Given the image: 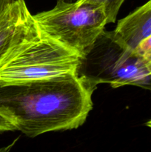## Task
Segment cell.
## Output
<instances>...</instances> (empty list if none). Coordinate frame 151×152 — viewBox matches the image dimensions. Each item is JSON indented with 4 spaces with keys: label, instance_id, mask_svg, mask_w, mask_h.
Instances as JSON below:
<instances>
[{
    "label": "cell",
    "instance_id": "obj_1",
    "mask_svg": "<svg viewBox=\"0 0 151 152\" xmlns=\"http://www.w3.org/2000/svg\"><path fill=\"white\" fill-rule=\"evenodd\" d=\"M96 86L78 74L0 84V114L30 137L77 129L93 108Z\"/></svg>",
    "mask_w": 151,
    "mask_h": 152
},
{
    "label": "cell",
    "instance_id": "obj_2",
    "mask_svg": "<svg viewBox=\"0 0 151 152\" xmlns=\"http://www.w3.org/2000/svg\"><path fill=\"white\" fill-rule=\"evenodd\" d=\"M33 18L41 32L81 58L90 52L107 24L102 7L78 1L57 0L53 8L33 15Z\"/></svg>",
    "mask_w": 151,
    "mask_h": 152
},
{
    "label": "cell",
    "instance_id": "obj_3",
    "mask_svg": "<svg viewBox=\"0 0 151 152\" xmlns=\"http://www.w3.org/2000/svg\"><path fill=\"white\" fill-rule=\"evenodd\" d=\"M77 74L96 86L105 83L114 88L127 85L151 88V74L143 59L119 45L110 31H104L90 52L81 58Z\"/></svg>",
    "mask_w": 151,
    "mask_h": 152
},
{
    "label": "cell",
    "instance_id": "obj_4",
    "mask_svg": "<svg viewBox=\"0 0 151 152\" xmlns=\"http://www.w3.org/2000/svg\"><path fill=\"white\" fill-rule=\"evenodd\" d=\"M81 56L41 31V35L0 68V84L77 74Z\"/></svg>",
    "mask_w": 151,
    "mask_h": 152
},
{
    "label": "cell",
    "instance_id": "obj_5",
    "mask_svg": "<svg viewBox=\"0 0 151 152\" xmlns=\"http://www.w3.org/2000/svg\"><path fill=\"white\" fill-rule=\"evenodd\" d=\"M41 35L25 0H14L0 11V68Z\"/></svg>",
    "mask_w": 151,
    "mask_h": 152
},
{
    "label": "cell",
    "instance_id": "obj_6",
    "mask_svg": "<svg viewBox=\"0 0 151 152\" xmlns=\"http://www.w3.org/2000/svg\"><path fill=\"white\" fill-rule=\"evenodd\" d=\"M111 33L119 45L136 51L141 42L151 35V0L118 21Z\"/></svg>",
    "mask_w": 151,
    "mask_h": 152
},
{
    "label": "cell",
    "instance_id": "obj_7",
    "mask_svg": "<svg viewBox=\"0 0 151 152\" xmlns=\"http://www.w3.org/2000/svg\"><path fill=\"white\" fill-rule=\"evenodd\" d=\"M80 2L88 3L103 9L108 23H114L116 20L119 9L125 0H76Z\"/></svg>",
    "mask_w": 151,
    "mask_h": 152
},
{
    "label": "cell",
    "instance_id": "obj_8",
    "mask_svg": "<svg viewBox=\"0 0 151 152\" xmlns=\"http://www.w3.org/2000/svg\"><path fill=\"white\" fill-rule=\"evenodd\" d=\"M135 52L143 59L148 71L151 74V35L141 42Z\"/></svg>",
    "mask_w": 151,
    "mask_h": 152
},
{
    "label": "cell",
    "instance_id": "obj_9",
    "mask_svg": "<svg viewBox=\"0 0 151 152\" xmlns=\"http://www.w3.org/2000/svg\"><path fill=\"white\" fill-rule=\"evenodd\" d=\"M15 130H16V128L13 126L12 122L5 116L0 114V132Z\"/></svg>",
    "mask_w": 151,
    "mask_h": 152
},
{
    "label": "cell",
    "instance_id": "obj_10",
    "mask_svg": "<svg viewBox=\"0 0 151 152\" xmlns=\"http://www.w3.org/2000/svg\"><path fill=\"white\" fill-rule=\"evenodd\" d=\"M14 0H0V11L2 10L10 3L13 2Z\"/></svg>",
    "mask_w": 151,
    "mask_h": 152
},
{
    "label": "cell",
    "instance_id": "obj_11",
    "mask_svg": "<svg viewBox=\"0 0 151 152\" xmlns=\"http://www.w3.org/2000/svg\"><path fill=\"white\" fill-rule=\"evenodd\" d=\"M146 126H148V127L151 128V120H150V121H148L147 123H146Z\"/></svg>",
    "mask_w": 151,
    "mask_h": 152
},
{
    "label": "cell",
    "instance_id": "obj_12",
    "mask_svg": "<svg viewBox=\"0 0 151 152\" xmlns=\"http://www.w3.org/2000/svg\"><path fill=\"white\" fill-rule=\"evenodd\" d=\"M64 1H67V2H73V1H76V0H62Z\"/></svg>",
    "mask_w": 151,
    "mask_h": 152
}]
</instances>
